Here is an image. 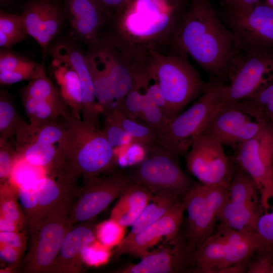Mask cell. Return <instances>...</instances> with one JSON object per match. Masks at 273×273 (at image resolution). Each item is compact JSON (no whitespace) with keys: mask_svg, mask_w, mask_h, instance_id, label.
<instances>
[{"mask_svg":"<svg viewBox=\"0 0 273 273\" xmlns=\"http://www.w3.org/2000/svg\"><path fill=\"white\" fill-rule=\"evenodd\" d=\"M17 154V150L15 151L8 142L0 143L1 184L10 179Z\"/></svg>","mask_w":273,"mask_h":273,"instance_id":"cell-44","label":"cell"},{"mask_svg":"<svg viewBox=\"0 0 273 273\" xmlns=\"http://www.w3.org/2000/svg\"><path fill=\"white\" fill-rule=\"evenodd\" d=\"M19 226L13 221L1 216L0 231L1 232H19Z\"/></svg>","mask_w":273,"mask_h":273,"instance_id":"cell-55","label":"cell"},{"mask_svg":"<svg viewBox=\"0 0 273 273\" xmlns=\"http://www.w3.org/2000/svg\"><path fill=\"white\" fill-rule=\"evenodd\" d=\"M138 119L154 131L162 148L178 157L181 156L171 138L170 120L161 108L153 104H149Z\"/></svg>","mask_w":273,"mask_h":273,"instance_id":"cell-28","label":"cell"},{"mask_svg":"<svg viewBox=\"0 0 273 273\" xmlns=\"http://www.w3.org/2000/svg\"><path fill=\"white\" fill-rule=\"evenodd\" d=\"M154 196L145 185L132 181L113 208L110 219L123 228L131 226Z\"/></svg>","mask_w":273,"mask_h":273,"instance_id":"cell-22","label":"cell"},{"mask_svg":"<svg viewBox=\"0 0 273 273\" xmlns=\"http://www.w3.org/2000/svg\"><path fill=\"white\" fill-rule=\"evenodd\" d=\"M272 125H273V124H272Z\"/></svg>","mask_w":273,"mask_h":273,"instance_id":"cell-59","label":"cell"},{"mask_svg":"<svg viewBox=\"0 0 273 273\" xmlns=\"http://www.w3.org/2000/svg\"><path fill=\"white\" fill-rule=\"evenodd\" d=\"M179 200L154 195L123 239H128L162 217Z\"/></svg>","mask_w":273,"mask_h":273,"instance_id":"cell-29","label":"cell"},{"mask_svg":"<svg viewBox=\"0 0 273 273\" xmlns=\"http://www.w3.org/2000/svg\"><path fill=\"white\" fill-rule=\"evenodd\" d=\"M65 104H59L47 101H38L33 118L30 121L29 129H36L61 116L68 111Z\"/></svg>","mask_w":273,"mask_h":273,"instance_id":"cell-39","label":"cell"},{"mask_svg":"<svg viewBox=\"0 0 273 273\" xmlns=\"http://www.w3.org/2000/svg\"><path fill=\"white\" fill-rule=\"evenodd\" d=\"M105 117L119 124L131 141L141 146L146 151L156 147H162L156 134L149 126L127 117L115 107L106 114Z\"/></svg>","mask_w":273,"mask_h":273,"instance_id":"cell-27","label":"cell"},{"mask_svg":"<svg viewBox=\"0 0 273 273\" xmlns=\"http://www.w3.org/2000/svg\"><path fill=\"white\" fill-rule=\"evenodd\" d=\"M268 123L245 100L223 103L202 133L223 145L236 147L254 136Z\"/></svg>","mask_w":273,"mask_h":273,"instance_id":"cell-12","label":"cell"},{"mask_svg":"<svg viewBox=\"0 0 273 273\" xmlns=\"http://www.w3.org/2000/svg\"><path fill=\"white\" fill-rule=\"evenodd\" d=\"M24 121L18 117L14 105L7 92L0 93V143L8 142Z\"/></svg>","mask_w":273,"mask_h":273,"instance_id":"cell-31","label":"cell"},{"mask_svg":"<svg viewBox=\"0 0 273 273\" xmlns=\"http://www.w3.org/2000/svg\"><path fill=\"white\" fill-rule=\"evenodd\" d=\"M93 244L86 247L83 250L82 258L84 263L89 265H97L107 261L109 253L107 247L101 244L100 246Z\"/></svg>","mask_w":273,"mask_h":273,"instance_id":"cell-49","label":"cell"},{"mask_svg":"<svg viewBox=\"0 0 273 273\" xmlns=\"http://www.w3.org/2000/svg\"><path fill=\"white\" fill-rule=\"evenodd\" d=\"M124 229L109 219L96 226L97 240L107 248L115 245L116 246L125 237Z\"/></svg>","mask_w":273,"mask_h":273,"instance_id":"cell-42","label":"cell"},{"mask_svg":"<svg viewBox=\"0 0 273 273\" xmlns=\"http://www.w3.org/2000/svg\"><path fill=\"white\" fill-rule=\"evenodd\" d=\"M85 57L96 98L101 113L105 115L114 107L115 100L108 77L105 57L99 45L88 48Z\"/></svg>","mask_w":273,"mask_h":273,"instance_id":"cell-23","label":"cell"},{"mask_svg":"<svg viewBox=\"0 0 273 273\" xmlns=\"http://www.w3.org/2000/svg\"><path fill=\"white\" fill-rule=\"evenodd\" d=\"M225 25L235 33L242 46L273 48V8L259 1L245 12L226 11Z\"/></svg>","mask_w":273,"mask_h":273,"instance_id":"cell-15","label":"cell"},{"mask_svg":"<svg viewBox=\"0 0 273 273\" xmlns=\"http://www.w3.org/2000/svg\"><path fill=\"white\" fill-rule=\"evenodd\" d=\"M128 3L138 0H127ZM165 4L170 7L183 9L187 7L190 0H152Z\"/></svg>","mask_w":273,"mask_h":273,"instance_id":"cell-56","label":"cell"},{"mask_svg":"<svg viewBox=\"0 0 273 273\" xmlns=\"http://www.w3.org/2000/svg\"><path fill=\"white\" fill-rule=\"evenodd\" d=\"M266 2L273 8V0H266Z\"/></svg>","mask_w":273,"mask_h":273,"instance_id":"cell-57","label":"cell"},{"mask_svg":"<svg viewBox=\"0 0 273 273\" xmlns=\"http://www.w3.org/2000/svg\"><path fill=\"white\" fill-rule=\"evenodd\" d=\"M226 10L245 12L252 9L259 0H224Z\"/></svg>","mask_w":273,"mask_h":273,"instance_id":"cell-52","label":"cell"},{"mask_svg":"<svg viewBox=\"0 0 273 273\" xmlns=\"http://www.w3.org/2000/svg\"><path fill=\"white\" fill-rule=\"evenodd\" d=\"M256 232L263 243V248H273V209L259 216Z\"/></svg>","mask_w":273,"mask_h":273,"instance_id":"cell-48","label":"cell"},{"mask_svg":"<svg viewBox=\"0 0 273 273\" xmlns=\"http://www.w3.org/2000/svg\"><path fill=\"white\" fill-rule=\"evenodd\" d=\"M248 261L237 263L220 269L217 273L247 272Z\"/></svg>","mask_w":273,"mask_h":273,"instance_id":"cell-54","label":"cell"},{"mask_svg":"<svg viewBox=\"0 0 273 273\" xmlns=\"http://www.w3.org/2000/svg\"><path fill=\"white\" fill-rule=\"evenodd\" d=\"M223 103L247 99L273 81V48L244 46L232 59Z\"/></svg>","mask_w":273,"mask_h":273,"instance_id":"cell-7","label":"cell"},{"mask_svg":"<svg viewBox=\"0 0 273 273\" xmlns=\"http://www.w3.org/2000/svg\"><path fill=\"white\" fill-rule=\"evenodd\" d=\"M111 25L125 11L127 0H94Z\"/></svg>","mask_w":273,"mask_h":273,"instance_id":"cell-47","label":"cell"},{"mask_svg":"<svg viewBox=\"0 0 273 273\" xmlns=\"http://www.w3.org/2000/svg\"><path fill=\"white\" fill-rule=\"evenodd\" d=\"M228 200L233 202L258 201L257 187L252 178L237 165L233 167L231 181L228 189Z\"/></svg>","mask_w":273,"mask_h":273,"instance_id":"cell-30","label":"cell"},{"mask_svg":"<svg viewBox=\"0 0 273 273\" xmlns=\"http://www.w3.org/2000/svg\"><path fill=\"white\" fill-rule=\"evenodd\" d=\"M132 181L128 175L115 171L83 180L70 208L69 224L92 220Z\"/></svg>","mask_w":273,"mask_h":273,"instance_id":"cell-11","label":"cell"},{"mask_svg":"<svg viewBox=\"0 0 273 273\" xmlns=\"http://www.w3.org/2000/svg\"><path fill=\"white\" fill-rule=\"evenodd\" d=\"M172 46L192 57L213 77L223 78L232 59L242 47L210 0H190Z\"/></svg>","mask_w":273,"mask_h":273,"instance_id":"cell-1","label":"cell"},{"mask_svg":"<svg viewBox=\"0 0 273 273\" xmlns=\"http://www.w3.org/2000/svg\"><path fill=\"white\" fill-rule=\"evenodd\" d=\"M33 62L25 56L11 52L9 49H1L0 72L12 71Z\"/></svg>","mask_w":273,"mask_h":273,"instance_id":"cell-46","label":"cell"},{"mask_svg":"<svg viewBox=\"0 0 273 273\" xmlns=\"http://www.w3.org/2000/svg\"><path fill=\"white\" fill-rule=\"evenodd\" d=\"M77 189H72L28 228L29 242L23 260V272L51 273L64 237L71 227L68 215Z\"/></svg>","mask_w":273,"mask_h":273,"instance_id":"cell-5","label":"cell"},{"mask_svg":"<svg viewBox=\"0 0 273 273\" xmlns=\"http://www.w3.org/2000/svg\"><path fill=\"white\" fill-rule=\"evenodd\" d=\"M128 3L111 25V33L141 52L160 51L172 45L187 8L179 9L148 0L147 6Z\"/></svg>","mask_w":273,"mask_h":273,"instance_id":"cell-2","label":"cell"},{"mask_svg":"<svg viewBox=\"0 0 273 273\" xmlns=\"http://www.w3.org/2000/svg\"><path fill=\"white\" fill-rule=\"evenodd\" d=\"M144 90V92H142V88L131 90L121 101L115 103L114 107L130 119H138L147 105L154 104L151 89L147 86Z\"/></svg>","mask_w":273,"mask_h":273,"instance_id":"cell-32","label":"cell"},{"mask_svg":"<svg viewBox=\"0 0 273 273\" xmlns=\"http://www.w3.org/2000/svg\"><path fill=\"white\" fill-rule=\"evenodd\" d=\"M228 198V189L208 187L203 207L183 236L190 255L214 233L219 212Z\"/></svg>","mask_w":273,"mask_h":273,"instance_id":"cell-21","label":"cell"},{"mask_svg":"<svg viewBox=\"0 0 273 273\" xmlns=\"http://www.w3.org/2000/svg\"><path fill=\"white\" fill-rule=\"evenodd\" d=\"M144 159L128 175L134 182L142 184L154 195L179 200L193 186L182 170L179 157L161 147L146 151Z\"/></svg>","mask_w":273,"mask_h":273,"instance_id":"cell-8","label":"cell"},{"mask_svg":"<svg viewBox=\"0 0 273 273\" xmlns=\"http://www.w3.org/2000/svg\"><path fill=\"white\" fill-rule=\"evenodd\" d=\"M191 255L183 236L175 238L150 251L136 263L127 265L119 273H177L189 271Z\"/></svg>","mask_w":273,"mask_h":273,"instance_id":"cell-16","label":"cell"},{"mask_svg":"<svg viewBox=\"0 0 273 273\" xmlns=\"http://www.w3.org/2000/svg\"><path fill=\"white\" fill-rule=\"evenodd\" d=\"M18 155L30 164L41 167L48 175H54L63 168L64 161L57 146L29 142L17 147Z\"/></svg>","mask_w":273,"mask_h":273,"instance_id":"cell-26","label":"cell"},{"mask_svg":"<svg viewBox=\"0 0 273 273\" xmlns=\"http://www.w3.org/2000/svg\"><path fill=\"white\" fill-rule=\"evenodd\" d=\"M52 66L54 76L60 86L62 97L71 109V114L81 119L82 108V97L80 80L77 74L65 61L53 58Z\"/></svg>","mask_w":273,"mask_h":273,"instance_id":"cell-25","label":"cell"},{"mask_svg":"<svg viewBox=\"0 0 273 273\" xmlns=\"http://www.w3.org/2000/svg\"><path fill=\"white\" fill-rule=\"evenodd\" d=\"M267 122L273 124V81L244 99Z\"/></svg>","mask_w":273,"mask_h":273,"instance_id":"cell-38","label":"cell"},{"mask_svg":"<svg viewBox=\"0 0 273 273\" xmlns=\"http://www.w3.org/2000/svg\"><path fill=\"white\" fill-rule=\"evenodd\" d=\"M236 147V165L252 178L262 208L267 210L273 198V125L267 123L254 136Z\"/></svg>","mask_w":273,"mask_h":273,"instance_id":"cell-10","label":"cell"},{"mask_svg":"<svg viewBox=\"0 0 273 273\" xmlns=\"http://www.w3.org/2000/svg\"><path fill=\"white\" fill-rule=\"evenodd\" d=\"M224 79L213 77L198 100L170 121L171 138L180 155L188 151L193 139L203 132L223 103L227 88Z\"/></svg>","mask_w":273,"mask_h":273,"instance_id":"cell-9","label":"cell"},{"mask_svg":"<svg viewBox=\"0 0 273 273\" xmlns=\"http://www.w3.org/2000/svg\"><path fill=\"white\" fill-rule=\"evenodd\" d=\"M258 201L251 202L226 201L218 217L217 226L237 231L257 232L260 212Z\"/></svg>","mask_w":273,"mask_h":273,"instance_id":"cell-24","label":"cell"},{"mask_svg":"<svg viewBox=\"0 0 273 273\" xmlns=\"http://www.w3.org/2000/svg\"><path fill=\"white\" fill-rule=\"evenodd\" d=\"M1 244L8 245L20 250L22 253L26 247V238L19 232H0Z\"/></svg>","mask_w":273,"mask_h":273,"instance_id":"cell-50","label":"cell"},{"mask_svg":"<svg viewBox=\"0 0 273 273\" xmlns=\"http://www.w3.org/2000/svg\"><path fill=\"white\" fill-rule=\"evenodd\" d=\"M22 254L20 250L14 247L1 244V260L10 267H15L19 264Z\"/></svg>","mask_w":273,"mask_h":273,"instance_id":"cell-51","label":"cell"},{"mask_svg":"<svg viewBox=\"0 0 273 273\" xmlns=\"http://www.w3.org/2000/svg\"><path fill=\"white\" fill-rule=\"evenodd\" d=\"M61 116L66 132L63 141L57 146L66 177L76 181L80 175L85 180L114 171L115 155L103 131L68 111Z\"/></svg>","mask_w":273,"mask_h":273,"instance_id":"cell-3","label":"cell"},{"mask_svg":"<svg viewBox=\"0 0 273 273\" xmlns=\"http://www.w3.org/2000/svg\"><path fill=\"white\" fill-rule=\"evenodd\" d=\"M247 273H273V248H263L248 262Z\"/></svg>","mask_w":273,"mask_h":273,"instance_id":"cell-43","label":"cell"},{"mask_svg":"<svg viewBox=\"0 0 273 273\" xmlns=\"http://www.w3.org/2000/svg\"><path fill=\"white\" fill-rule=\"evenodd\" d=\"M16 188L28 228L34 222L37 210L38 201L36 179L22 184Z\"/></svg>","mask_w":273,"mask_h":273,"instance_id":"cell-35","label":"cell"},{"mask_svg":"<svg viewBox=\"0 0 273 273\" xmlns=\"http://www.w3.org/2000/svg\"><path fill=\"white\" fill-rule=\"evenodd\" d=\"M64 11L58 0H29L22 16L28 34L37 39L43 55L60 31L64 20Z\"/></svg>","mask_w":273,"mask_h":273,"instance_id":"cell-17","label":"cell"},{"mask_svg":"<svg viewBox=\"0 0 273 273\" xmlns=\"http://www.w3.org/2000/svg\"><path fill=\"white\" fill-rule=\"evenodd\" d=\"M91 221L78 223L67 232L51 273H77L82 270L83 249L97 240L96 226Z\"/></svg>","mask_w":273,"mask_h":273,"instance_id":"cell-20","label":"cell"},{"mask_svg":"<svg viewBox=\"0 0 273 273\" xmlns=\"http://www.w3.org/2000/svg\"><path fill=\"white\" fill-rule=\"evenodd\" d=\"M44 73L43 65L34 61L12 71L0 72V83L1 84L10 85L23 80H31Z\"/></svg>","mask_w":273,"mask_h":273,"instance_id":"cell-40","label":"cell"},{"mask_svg":"<svg viewBox=\"0 0 273 273\" xmlns=\"http://www.w3.org/2000/svg\"><path fill=\"white\" fill-rule=\"evenodd\" d=\"M263 246L257 232L216 226L214 233L191 254L189 270L217 273L231 265L249 261Z\"/></svg>","mask_w":273,"mask_h":273,"instance_id":"cell-6","label":"cell"},{"mask_svg":"<svg viewBox=\"0 0 273 273\" xmlns=\"http://www.w3.org/2000/svg\"><path fill=\"white\" fill-rule=\"evenodd\" d=\"M47 175L44 169L30 164L17 154L9 180L17 187Z\"/></svg>","mask_w":273,"mask_h":273,"instance_id":"cell-37","label":"cell"},{"mask_svg":"<svg viewBox=\"0 0 273 273\" xmlns=\"http://www.w3.org/2000/svg\"><path fill=\"white\" fill-rule=\"evenodd\" d=\"M0 32L20 42L28 36L21 16L1 10Z\"/></svg>","mask_w":273,"mask_h":273,"instance_id":"cell-41","label":"cell"},{"mask_svg":"<svg viewBox=\"0 0 273 273\" xmlns=\"http://www.w3.org/2000/svg\"><path fill=\"white\" fill-rule=\"evenodd\" d=\"M21 97L25 113L30 121L34 116L38 100L25 95H21Z\"/></svg>","mask_w":273,"mask_h":273,"instance_id":"cell-53","label":"cell"},{"mask_svg":"<svg viewBox=\"0 0 273 273\" xmlns=\"http://www.w3.org/2000/svg\"><path fill=\"white\" fill-rule=\"evenodd\" d=\"M10 0H0L1 4H5Z\"/></svg>","mask_w":273,"mask_h":273,"instance_id":"cell-58","label":"cell"},{"mask_svg":"<svg viewBox=\"0 0 273 273\" xmlns=\"http://www.w3.org/2000/svg\"><path fill=\"white\" fill-rule=\"evenodd\" d=\"M65 9L74 34L88 48L109 32L110 24L94 0H65Z\"/></svg>","mask_w":273,"mask_h":273,"instance_id":"cell-19","label":"cell"},{"mask_svg":"<svg viewBox=\"0 0 273 273\" xmlns=\"http://www.w3.org/2000/svg\"><path fill=\"white\" fill-rule=\"evenodd\" d=\"M50 52L53 58L65 61L77 74L82 97V120L98 126L99 115L101 111L95 97L85 53L74 42L67 40L56 42L51 47Z\"/></svg>","mask_w":273,"mask_h":273,"instance_id":"cell-18","label":"cell"},{"mask_svg":"<svg viewBox=\"0 0 273 273\" xmlns=\"http://www.w3.org/2000/svg\"><path fill=\"white\" fill-rule=\"evenodd\" d=\"M186 163L189 172L201 184L229 189L233 166L223 145L215 139L202 133L196 136L186 152Z\"/></svg>","mask_w":273,"mask_h":273,"instance_id":"cell-13","label":"cell"},{"mask_svg":"<svg viewBox=\"0 0 273 273\" xmlns=\"http://www.w3.org/2000/svg\"><path fill=\"white\" fill-rule=\"evenodd\" d=\"M188 56L173 46L161 51L146 52L147 74L157 83L165 98L164 112L170 121L200 96L206 86Z\"/></svg>","mask_w":273,"mask_h":273,"instance_id":"cell-4","label":"cell"},{"mask_svg":"<svg viewBox=\"0 0 273 273\" xmlns=\"http://www.w3.org/2000/svg\"><path fill=\"white\" fill-rule=\"evenodd\" d=\"M1 216L15 222L21 230L26 224V217L17 202L16 187L10 181L1 184Z\"/></svg>","mask_w":273,"mask_h":273,"instance_id":"cell-33","label":"cell"},{"mask_svg":"<svg viewBox=\"0 0 273 273\" xmlns=\"http://www.w3.org/2000/svg\"><path fill=\"white\" fill-rule=\"evenodd\" d=\"M20 94L38 101H47L66 105L62 97L59 89L55 87L46 73L30 80L27 85L22 88Z\"/></svg>","mask_w":273,"mask_h":273,"instance_id":"cell-34","label":"cell"},{"mask_svg":"<svg viewBox=\"0 0 273 273\" xmlns=\"http://www.w3.org/2000/svg\"><path fill=\"white\" fill-rule=\"evenodd\" d=\"M55 120H52L36 129H29L28 138L24 144L29 142L54 145L61 143L64 139L66 128L63 121Z\"/></svg>","mask_w":273,"mask_h":273,"instance_id":"cell-36","label":"cell"},{"mask_svg":"<svg viewBox=\"0 0 273 273\" xmlns=\"http://www.w3.org/2000/svg\"><path fill=\"white\" fill-rule=\"evenodd\" d=\"M103 133L109 144L113 148L123 145L131 140L123 128L116 122L105 117Z\"/></svg>","mask_w":273,"mask_h":273,"instance_id":"cell-45","label":"cell"},{"mask_svg":"<svg viewBox=\"0 0 273 273\" xmlns=\"http://www.w3.org/2000/svg\"><path fill=\"white\" fill-rule=\"evenodd\" d=\"M185 211L182 200H178L159 219L132 237L123 239L114 250L115 257L127 254L141 258L159 242L175 238L179 234Z\"/></svg>","mask_w":273,"mask_h":273,"instance_id":"cell-14","label":"cell"}]
</instances>
